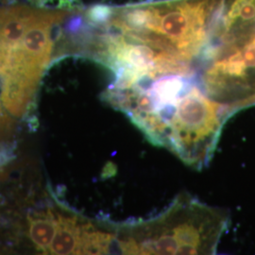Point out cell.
Here are the masks:
<instances>
[{
  "instance_id": "3",
  "label": "cell",
  "mask_w": 255,
  "mask_h": 255,
  "mask_svg": "<svg viewBox=\"0 0 255 255\" xmlns=\"http://www.w3.org/2000/svg\"><path fill=\"white\" fill-rule=\"evenodd\" d=\"M28 222V235L32 243L42 252L47 254L52 244L55 235L58 229V218L51 211H47L43 214H37L36 216H29Z\"/></svg>"
},
{
  "instance_id": "2",
  "label": "cell",
  "mask_w": 255,
  "mask_h": 255,
  "mask_svg": "<svg viewBox=\"0 0 255 255\" xmlns=\"http://www.w3.org/2000/svg\"><path fill=\"white\" fill-rule=\"evenodd\" d=\"M88 223H80L76 217L58 216V229L49 248L51 255H80L82 236Z\"/></svg>"
},
{
  "instance_id": "4",
  "label": "cell",
  "mask_w": 255,
  "mask_h": 255,
  "mask_svg": "<svg viewBox=\"0 0 255 255\" xmlns=\"http://www.w3.org/2000/svg\"><path fill=\"white\" fill-rule=\"evenodd\" d=\"M39 9L73 10L80 7L81 0H27Z\"/></svg>"
},
{
  "instance_id": "1",
  "label": "cell",
  "mask_w": 255,
  "mask_h": 255,
  "mask_svg": "<svg viewBox=\"0 0 255 255\" xmlns=\"http://www.w3.org/2000/svg\"><path fill=\"white\" fill-rule=\"evenodd\" d=\"M228 217L181 196L160 216L123 227L125 255H212Z\"/></svg>"
}]
</instances>
